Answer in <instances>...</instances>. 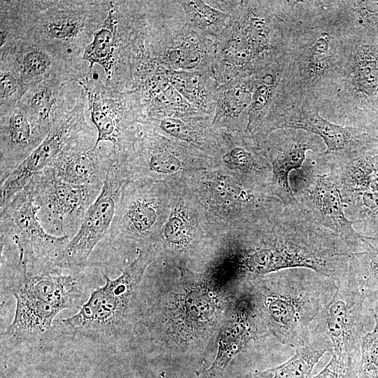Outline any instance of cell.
Returning <instances> with one entry per match:
<instances>
[{"instance_id":"836d02e7","label":"cell","mask_w":378,"mask_h":378,"mask_svg":"<svg viewBox=\"0 0 378 378\" xmlns=\"http://www.w3.org/2000/svg\"><path fill=\"white\" fill-rule=\"evenodd\" d=\"M164 235L170 242L182 241L185 237L183 221L177 217L170 218L165 225Z\"/></svg>"},{"instance_id":"603a6c76","label":"cell","mask_w":378,"mask_h":378,"mask_svg":"<svg viewBox=\"0 0 378 378\" xmlns=\"http://www.w3.org/2000/svg\"><path fill=\"white\" fill-rule=\"evenodd\" d=\"M213 117L205 114L181 118H163L146 122L177 140L195 146H210Z\"/></svg>"},{"instance_id":"4fadbf2b","label":"cell","mask_w":378,"mask_h":378,"mask_svg":"<svg viewBox=\"0 0 378 378\" xmlns=\"http://www.w3.org/2000/svg\"><path fill=\"white\" fill-rule=\"evenodd\" d=\"M175 23L172 20L153 34L149 42L153 56L171 70L214 74L216 41L188 29L184 22Z\"/></svg>"},{"instance_id":"7402d4cb","label":"cell","mask_w":378,"mask_h":378,"mask_svg":"<svg viewBox=\"0 0 378 378\" xmlns=\"http://www.w3.org/2000/svg\"><path fill=\"white\" fill-rule=\"evenodd\" d=\"M332 351L331 344L323 334H316L307 344L295 349L285 363L256 372L253 378H312L314 368L326 352Z\"/></svg>"},{"instance_id":"3957f363","label":"cell","mask_w":378,"mask_h":378,"mask_svg":"<svg viewBox=\"0 0 378 378\" xmlns=\"http://www.w3.org/2000/svg\"><path fill=\"white\" fill-rule=\"evenodd\" d=\"M152 260V252L144 248L122 270L118 277L111 279L106 271L103 272L104 285L92 291L77 313L57 320V331L66 335L109 340L120 328L143 275Z\"/></svg>"},{"instance_id":"7a4b0ae2","label":"cell","mask_w":378,"mask_h":378,"mask_svg":"<svg viewBox=\"0 0 378 378\" xmlns=\"http://www.w3.org/2000/svg\"><path fill=\"white\" fill-rule=\"evenodd\" d=\"M274 273L254 293L260 315L281 343L294 349L303 346L313 339L336 282L307 268Z\"/></svg>"},{"instance_id":"277c9868","label":"cell","mask_w":378,"mask_h":378,"mask_svg":"<svg viewBox=\"0 0 378 378\" xmlns=\"http://www.w3.org/2000/svg\"><path fill=\"white\" fill-rule=\"evenodd\" d=\"M321 153L310 152L302 167L290 172L291 190L318 224L339 235L354 253L360 252L365 237L347 218L337 181Z\"/></svg>"},{"instance_id":"1f68e13d","label":"cell","mask_w":378,"mask_h":378,"mask_svg":"<svg viewBox=\"0 0 378 378\" xmlns=\"http://www.w3.org/2000/svg\"><path fill=\"white\" fill-rule=\"evenodd\" d=\"M83 24L71 18H61L50 22L46 30L53 38L66 41L76 37L81 31Z\"/></svg>"},{"instance_id":"4dcf8cb0","label":"cell","mask_w":378,"mask_h":378,"mask_svg":"<svg viewBox=\"0 0 378 378\" xmlns=\"http://www.w3.org/2000/svg\"><path fill=\"white\" fill-rule=\"evenodd\" d=\"M50 65L48 55L41 50H28L22 60V74L27 78H36L43 75Z\"/></svg>"},{"instance_id":"52a82bcc","label":"cell","mask_w":378,"mask_h":378,"mask_svg":"<svg viewBox=\"0 0 378 378\" xmlns=\"http://www.w3.org/2000/svg\"><path fill=\"white\" fill-rule=\"evenodd\" d=\"M206 2L230 15L253 55L256 73L284 56L289 37V22L281 1Z\"/></svg>"},{"instance_id":"5bb4252c","label":"cell","mask_w":378,"mask_h":378,"mask_svg":"<svg viewBox=\"0 0 378 378\" xmlns=\"http://www.w3.org/2000/svg\"><path fill=\"white\" fill-rule=\"evenodd\" d=\"M1 290L16 300L13 321L1 335L7 343L36 345L56 333L55 318L64 309L50 300L12 282H1Z\"/></svg>"},{"instance_id":"83f0119b","label":"cell","mask_w":378,"mask_h":378,"mask_svg":"<svg viewBox=\"0 0 378 378\" xmlns=\"http://www.w3.org/2000/svg\"><path fill=\"white\" fill-rule=\"evenodd\" d=\"M358 378H378V330L365 332L361 340Z\"/></svg>"},{"instance_id":"30bf717a","label":"cell","mask_w":378,"mask_h":378,"mask_svg":"<svg viewBox=\"0 0 378 378\" xmlns=\"http://www.w3.org/2000/svg\"><path fill=\"white\" fill-rule=\"evenodd\" d=\"M335 294L322 314L315 334H323L332 355L360 360L368 302L347 275L336 282Z\"/></svg>"},{"instance_id":"e575fe53","label":"cell","mask_w":378,"mask_h":378,"mask_svg":"<svg viewBox=\"0 0 378 378\" xmlns=\"http://www.w3.org/2000/svg\"><path fill=\"white\" fill-rule=\"evenodd\" d=\"M372 314L375 321L374 328L378 330V299H377L372 304Z\"/></svg>"},{"instance_id":"ffe728a7","label":"cell","mask_w":378,"mask_h":378,"mask_svg":"<svg viewBox=\"0 0 378 378\" xmlns=\"http://www.w3.org/2000/svg\"><path fill=\"white\" fill-rule=\"evenodd\" d=\"M342 195L378 191V139L364 153L338 167H331Z\"/></svg>"},{"instance_id":"cb8c5ba5","label":"cell","mask_w":378,"mask_h":378,"mask_svg":"<svg viewBox=\"0 0 378 378\" xmlns=\"http://www.w3.org/2000/svg\"><path fill=\"white\" fill-rule=\"evenodd\" d=\"M364 237L365 246L362 251L353 254L348 276L372 304L378 299V237Z\"/></svg>"},{"instance_id":"ba28073f","label":"cell","mask_w":378,"mask_h":378,"mask_svg":"<svg viewBox=\"0 0 378 378\" xmlns=\"http://www.w3.org/2000/svg\"><path fill=\"white\" fill-rule=\"evenodd\" d=\"M27 186L38 206V218L44 230L51 235L70 239L77 233L103 186L67 183L50 169L36 174Z\"/></svg>"},{"instance_id":"9a60e30c","label":"cell","mask_w":378,"mask_h":378,"mask_svg":"<svg viewBox=\"0 0 378 378\" xmlns=\"http://www.w3.org/2000/svg\"><path fill=\"white\" fill-rule=\"evenodd\" d=\"M76 120L69 117L55 123L42 142L0 182V209L24 189L36 174L51 167L66 149L85 136L82 133V126Z\"/></svg>"},{"instance_id":"44dd1931","label":"cell","mask_w":378,"mask_h":378,"mask_svg":"<svg viewBox=\"0 0 378 378\" xmlns=\"http://www.w3.org/2000/svg\"><path fill=\"white\" fill-rule=\"evenodd\" d=\"M171 85L201 113L214 115L219 85L213 73L168 69Z\"/></svg>"},{"instance_id":"5b68a950","label":"cell","mask_w":378,"mask_h":378,"mask_svg":"<svg viewBox=\"0 0 378 378\" xmlns=\"http://www.w3.org/2000/svg\"><path fill=\"white\" fill-rule=\"evenodd\" d=\"M324 108L349 126L378 127V41H352L336 92Z\"/></svg>"},{"instance_id":"4316f807","label":"cell","mask_w":378,"mask_h":378,"mask_svg":"<svg viewBox=\"0 0 378 378\" xmlns=\"http://www.w3.org/2000/svg\"><path fill=\"white\" fill-rule=\"evenodd\" d=\"M117 27L116 10L113 7H110L104 23L93 34V40L83 53V59L90 63V67L94 64H99L108 78L111 77L113 72Z\"/></svg>"},{"instance_id":"6da1fadb","label":"cell","mask_w":378,"mask_h":378,"mask_svg":"<svg viewBox=\"0 0 378 378\" xmlns=\"http://www.w3.org/2000/svg\"><path fill=\"white\" fill-rule=\"evenodd\" d=\"M289 37L279 59L291 104L323 110L335 95L352 40L328 17L323 1H281Z\"/></svg>"},{"instance_id":"8fae6325","label":"cell","mask_w":378,"mask_h":378,"mask_svg":"<svg viewBox=\"0 0 378 378\" xmlns=\"http://www.w3.org/2000/svg\"><path fill=\"white\" fill-rule=\"evenodd\" d=\"M320 111L318 108L300 109L287 120L284 128L300 129L320 137L326 146L321 155L332 167L359 156L378 139V127L342 125L322 117Z\"/></svg>"},{"instance_id":"d6a6232c","label":"cell","mask_w":378,"mask_h":378,"mask_svg":"<svg viewBox=\"0 0 378 378\" xmlns=\"http://www.w3.org/2000/svg\"><path fill=\"white\" fill-rule=\"evenodd\" d=\"M20 83L17 78L10 72H3L0 78L1 100L11 98L18 90Z\"/></svg>"},{"instance_id":"ac0fdd59","label":"cell","mask_w":378,"mask_h":378,"mask_svg":"<svg viewBox=\"0 0 378 378\" xmlns=\"http://www.w3.org/2000/svg\"><path fill=\"white\" fill-rule=\"evenodd\" d=\"M338 29L353 41H378V1H323Z\"/></svg>"},{"instance_id":"d4e9b609","label":"cell","mask_w":378,"mask_h":378,"mask_svg":"<svg viewBox=\"0 0 378 378\" xmlns=\"http://www.w3.org/2000/svg\"><path fill=\"white\" fill-rule=\"evenodd\" d=\"M184 13L183 25L200 34L214 41L225 28L230 15L220 10L206 1H174Z\"/></svg>"},{"instance_id":"7c38bea8","label":"cell","mask_w":378,"mask_h":378,"mask_svg":"<svg viewBox=\"0 0 378 378\" xmlns=\"http://www.w3.org/2000/svg\"><path fill=\"white\" fill-rule=\"evenodd\" d=\"M259 146L271 165L272 193L286 206L297 203L289 175L302 167L308 151L321 153L326 150L323 140L303 130L284 128L272 132Z\"/></svg>"},{"instance_id":"484cf974","label":"cell","mask_w":378,"mask_h":378,"mask_svg":"<svg viewBox=\"0 0 378 378\" xmlns=\"http://www.w3.org/2000/svg\"><path fill=\"white\" fill-rule=\"evenodd\" d=\"M342 196L344 211L362 236L378 237V191H363Z\"/></svg>"},{"instance_id":"f1b7e54d","label":"cell","mask_w":378,"mask_h":378,"mask_svg":"<svg viewBox=\"0 0 378 378\" xmlns=\"http://www.w3.org/2000/svg\"><path fill=\"white\" fill-rule=\"evenodd\" d=\"M55 102L54 91L48 87L38 88L32 94L29 102L32 117L49 130L52 127L49 120Z\"/></svg>"},{"instance_id":"d6986e66","label":"cell","mask_w":378,"mask_h":378,"mask_svg":"<svg viewBox=\"0 0 378 378\" xmlns=\"http://www.w3.org/2000/svg\"><path fill=\"white\" fill-rule=\"evenodd\" d=\"M253 89V76L219 85L212 121L215 129L247 134Z\"/></svg>"},{"instance_id":"2e32d148","label":"cell","mask_w":378,"mask_h":378,"mask_svg":"<svg viewBox=\"0 0 378 378\" xmlns=\"http://www.w3.org/2000/svg\"><path fill=\"white\" fill-rule=\"evenodd\" d=\"M153 193L148 187L124 186L107 235L113 248L143 241L155 229L159 208Z\"/></svg>"},{"instance_id":"9c48e42d","label":"cell","mask_w":378,"mask_h":378,"mask_svg":"<svg viewBox=\"0 0 378 378\" xmlns=\"http://www.w3.org/2000/svg\"><path fill=\"white\" fill-rule=\"evenodd\" d=\"M129 176L125 162L114 157L99 196L88 209L79 230L57 260V265L79 268L89 264L93 250L109 232L118 202Z\"/></svg>"},{"instance_id":"8992f818","label":"cell","mask_w":378,"mask_h":378,"mask_svg":"<svg viewBox=\"0 0 378 378\" xmlns=\"http://www.w3.org/2000/svg\"><path fill=\"white\" fill-rule=\"evenodd\" d=\"M38 211L27 186L0 209L1 245L21 265L55 264L71 240L48 234L38 218Z\"/></svg>"},{"instance_id":"e0dca14e","label":"cell","mask_w":378,"mask_h":378,"mask_svg":"<svg viewBox=\"0 0 378 378\" xmlns=\"http://www.w3.org/2000/svg\"><path fill=\"white\" fill-rule=\"evenodd\" d=\"M85 136L66 149L50 169L59 179L74 184L103 185L115 157L113 150L93 148Z\"/></svg>"},{"instance_id":"f546056e","label":"cell","mask_w":378,"mask_h":378,"mask_svg":"<svg viewBox=\"0 0 378 378\" xmlns=\"http://www.w3.org/2000/svg\"><path fill=\"white\" fill-rule=\"evenodd\" d=\"M360 360L332 355L327 365L313 378H358Z\"/></svg>"}]
</instances>
